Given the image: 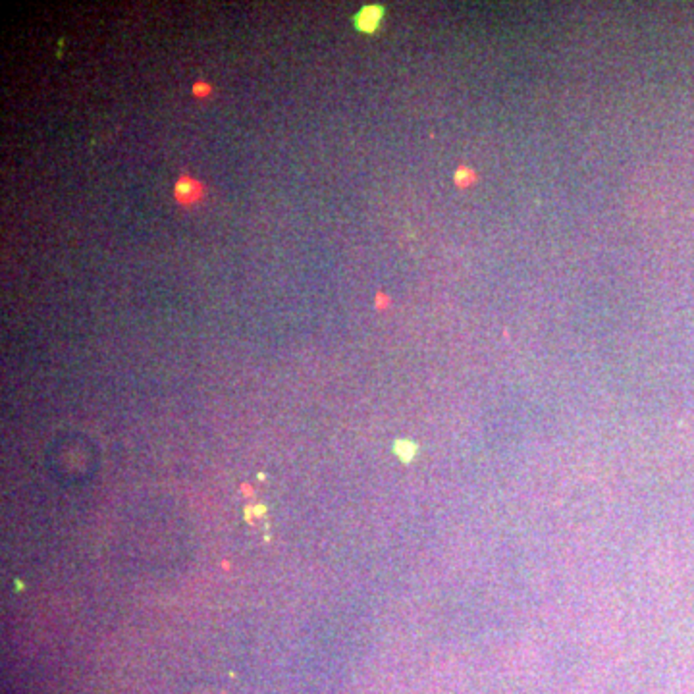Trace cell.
Masks as SVG:
<instances>
[{
  "instance_id": "cell-3",
  "label": "cell",
  "mask_w": 694,
  "mask_h": 694,
  "mask_svg": "<svg viewBox=\"0 0 694 694\" xmlns=\"http://www.w3.org/2000/svg\"><path fill=\"white\" fill-rule=\"evenodd\" d=\"M394 449H396V453H398L399 458L403 459V461H411V459L415 458L417 448H415V444H413V442L399 440V442H396Z\"/></svg>"
},
{
  "instance_id": "cell-4",
  "label": "cell",
  "mask_w": 694,
  "mask_h": 694,
  "mask_svg": "<svg viewBox=\"0 0 694 694\" xmlns=\"http://www.w3.org/2000/svg\"><path fill=\"white\" fill-rule=\"evenodd\" d=\"M193 93L197 95V97H204V95L211 93V87L207 83H197L193 87Z\"/></svg>"
},
{
  "instance_id": "cell-2",
  "label": "cell",
  "mask_w": 694,
  "mask_h": 694,
  "mask_svg": "<svg viewBox=\"0 0 694 694\" xmlns=\"http://www.w3.org/2000/svg\"><path fill=\"white\" fill-rule=\"evenodd\" d=\"M382 16H384V8L382 6H366L355 16V27L361 29L364 33H373L376 31V27L380 24Z\"/></svg>"
},
{
  "instance_id": "cell-1",
  "label": "cell",
  "mask_w": 694,
  "mask_h": 694,
  "mask_svg": "<svg viewBox=\"0 0 694 694\" xmlns=\"http://www.w3.org/2000/svg\"><path fill=\"white\" fill-rule=\"evenodd\" d=\"M174 195H176V201H179L181 204H191L203 197V187L197 179L189 178V176H181L176 184Z\"/></svg>"
}]
</instances>
